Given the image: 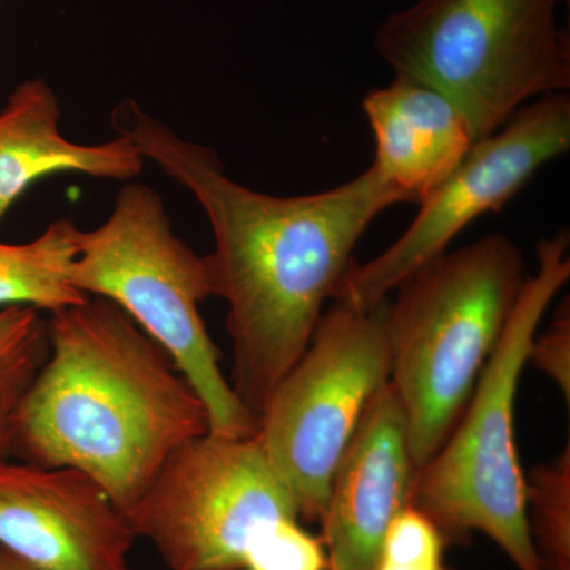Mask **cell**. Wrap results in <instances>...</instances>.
Listing matches in <instances>:
<instances>
[{
  "label": "cell",
  "instance_id": "6da1fadb",
  "mask_svg": "<svg viewBox=\"0 0 570 570\" xmlns=\"http://www.w3.org/2000/svg\"><path fill=\"white\" fill-rule=\"evenodd\" d=\"M115 129L168 178L194 195L214 236L204 255L212 295L228 306L232 387L255 419L277 382L306 351L328 299L354 264L356 243L379 214L403 198L373 171L313 195L275 197L228 178L200 142L127 100Z\"/></svg>",
  "mask_w": 570,
  "mask_h": 570
},
{
  "label": "cell",
  "instance_id": "7a4b0ae2",
  "mask_svg": "<svg viewBox=\"0 0 570 570\" xmlns=\"http://www.w3.org/2000/svg\"><path fill=\"white\" fill-rule=\"evenodd\" d=\"M48 335L50 354L14 419L13 456L85 472L124 515L176 449L209 433L204 401L110 299L51 314Z\"/></svg>",
  "mask_w": 570,
  "mask_h": 570
},
{
  "label": "cell",
  "instance_id": "3957f363",
  "mask_svg": "<svg viewBox=\"0 0 570 570\" xmlns=\"http://www.w3.org/2000/svg\"><path fill=\"white\" fill-rule=\"evenodd\" d=\"M527 279L520 247L489 235L431 258L389 299V382L417 468L459 423Z\"/></svg>",
  "mask_w": 570,
  "mask_h": 570
},
{
  "label": "cell",
  "instance_id": "277c9868",
  "mask_svg": "<svg viewBox=\"0 0 570 570\" xmlns=\"http://www.w3.org/2000/svg\"><path fill=\"white\" fill-rule=\"evenodd\" d=\"M569 235L543 238L504 333L441 449L419 468L412 505L445 540L480 532L517 570H542L528 530L527 475L515 441V400L532 337L570 277Z\"/></svg>",
  "mask_w": 570,
  "mask_h": 570
},
{
  "label": "cell",
  "instance_id": "5b68a950",
  "mask_svg": "<svg viewBox=\"0 0 570 570\" xmlns=\"http://www.w3.org/2000/svg\"><path fill=\"white\" fill-rule=\"evenodd\" d=\"M561 0H420L374 36L395 75L425 82L490 137L528 100L570 88Z\"/></svg>",
  "mask_w": 570,
  "mask_h": 570
},
{
  "label": "cell",
  "instance_id": "8992f818",
  "mask_svg": "<svg viewBox=\"0 0 570 570\" xmlns=\"http://www.w3.org/2000/svg\"><path fill=\"white\" fill-rule=\"evenodd\" d=\"M71 283L121 307L170 354L204 401L209 433H257V419L224 376L219 348L202 317V302L213 296L205 257L176 236L153 187L126 184L107 220L81 230Z\"/></svg>",
  "mask_w": 570,
  "mask_h": 570
},
{
  "label": "cell",
  "instance_id": "52a82bcc",
  "mask_svg": "<svg viewBox=\"0 0 570 570\" xmlns=\"http://www.w3.org/2000/svg\"><path fill=\"white\" fill-rule=\"evenodd\" d=\"M387 305L333 302L258 414L255 436L302 521H321L356 428L389 384Z\"/></svg>",
  "mask_w": 570,
  "mask_h": 570
},
{
  "label": "cell",
  "instance_id": "ba28073f",
  "mask_svg": "<svg viewBox=\"0 0 570 570\" xmlns=\"http://www.w3.org/2000/svg\"><path fill=\"white\" fill-rule=\"evenodd\" d=\"M124 517L170 570H243L265 532L299 520L257 436L214 433L176 449Z\"/></svg>",
  "mask_w": 570,
  "mask_h": 570
},
{
  "label": "cell",
  "instance_id": "9c48e42d",
  "mask_svg": "<svg viewBox=\"0 0 570 570\" xmlns=\"http://www.w3.org/2000/svg\"><path fill=\"white\" fill-rule=\"evenodd\" d=\"M568 92L539 97L520 108L420 202L417 217L384 253L355 262L333 302L373 309L420 266L449 250L450 243L483 214L497 213L527 186L540 168L569 151Z\"/></svg>",
  "mask_w": 570,
  "mask_h": 570
},
{
  "label": "cell",
  "instance_id": "30bf717a",
  "mask_svg": "<svg viewBox=\"0 0 570 570\" xmlns=\"http://www.w3.org/2000/svg\"><path fill=\"white\" fill-rule=\"evenodd\" d=\"M135 539L85 472L0 461V546L33 570H129Z\"/></svg>",
  "mask_w": 570,
  "mask_h": 570
},
{
  "label": "cell",
  "instance_id": "8fae6325",
  "mask_svg": "<svg viewBox=\"0 0 570 570\" xmlns=\"http://www.w3.org/2000/svg\"><path fill=\"white\" fill-rule=\"evenodd\" d=\"M417 472L389 382L356 428L318 521L328 570H376L390 523L412 504Z\"/></svg>",
  "mask_w": 570,
  "mask_h": 570
},
{
  "label": "cell",
  "instance_id": "7c38bea8",
  "mask_svg": "<svg viewBox=\"0 0 570 570\" xmlns=\"http://www.w3.org/2000/svg\"><path fill=\"white\" fill-rule=\"evenodd\" d=\"M374 141L370 170L403 204H420L478 142L466 116L425 82L395 75L363 97Z\"/></svg>",
  "mask_w": 570,
  "mask_h": 570
},
{
  "label": "cell",
  "instance_id": "4fadbf2b",
  "mask_svg": "<svg viewBox=\"0 0 570 570\" xmlns=\"http://www.w3.org/2000/svg\"><path fill=\"white\" fill-rule=\"evenodd\" d=\"M61 105L43 78L21 82L0 110V225L33 183L58 174L130 181L146 159L126 135L99 145L63 137Z\"/></svg>",
  "mask_w": 570,
  "mask_h": 570
},
{
  "label": "cell",
  "instance_id": "5bb4252c",
  "mask_svg": "<svg viewBox=\"0 0 570 570\" xmlns=\"http://www.w3.org/2000/svg\"><path fill=\"white\" fill-rule=\"evenodd\" d=\"M80 234L61 217L24 245L0 243V306H31L51 316L85 303L89 296L71 283Z\"/></svg>",
  "mask_w": 570,
  "mask_h": 570
},
{
  "label": "cell",
  "instance_id": "9a60e30c",
  "mask_svg": "<svg viewBox=\"0 0 570 570\" xmlns=\"http://www.w3.org/2000/svg\"><path fill=\"white\" fill-rule=\"evenodd\" d=\"M50 354L48 321L31 306L0 309V461L14 450V419L22 397Z\"/></svg>",
  "mask_w": 570,
  "mask_h": 570
},
{
  "label": "cell",
  "instance_id": "2e32d148",
  "mask_svg": "<svg viewBox=\"0 0 570 570\" xmlns=\"http://www.w3.org/2000/svg\"><path fill=\"white\" fill-rule=\"evenodd\" d=\"M528 530L542 570H570V445L527 475Z\"/></svg>",
  "mask_w": 570,
  "mask_h": 570
},
{
  "label": "cell",
  "instance_id": "e0dca14e",
  "mask_svg": "<svg viewBox=\"0 0 570 570\" xmlns=\"http://www.w3.org/2000/svg\"><path fill=\"white\" fill-rule=\"evenodd\" d=\"M445 543L436 524L414 505H407L390 523L376 570H448Z\"/></svg>",
  "mask_w": 570,
  "mask_h": 570
},
{
  "label": "cell",
  "instance_id": "ac0fdd59",
  "mask_svg": "<svg viewBox=\"0 0 570 570\" xmlns=\"http://www.w3.org/2000/svg\"><path fill=\"white\" fill-rule=\"evenodd\" d=\"M243 570H328V557L322 538L307 532L302 521L284 520L258 539Z\"/></svg>",
  "mask_w": 570,
  "mask_h": 570
},
{
  "label": "cell",
  "instance_id": "d6986e66",
  "mask_svg": "<svg viewBox=\"0 0 570 570\" xmlns=\"http://www.w3.org/2000/svg\"><path fill=\"white\" fill-rule=\"evenodd\" d=\"M528 362L549 376L570 404V303L569 298L554 309L546 332L532 337Z\"/></svg>",
  "mask_w": 570,
  "mask_h": 570
},
{
  "label": "cell",
  "instance_id": "ffe728a7",
  "mask_svg": "<svg viewBox=\"0 0 570 570\" xmlns=\"http://www.w3.org/2000/svg\"><path fill=\"white\" fill-rule=\"evenodd\" d=\"M0 570H33L28 562L0 546Z\"/></svg>",
  "mask_w": 570,
  "mask_h": 570
},
{
  "label": "cell",
  "instance_id": "44dd1931",
  "mask_svg": "<svg viewBox=\"0 0 570 570\" xmlns=\"http://www.w3.org/2000/svg\"><path fill=\"white\" fill-rule=\"evenodd\" d=\"M0 6H2V0H0Z\"/></svg>",
  "mask_w": 570,
  "mask_h": 570
}]
</instances>
